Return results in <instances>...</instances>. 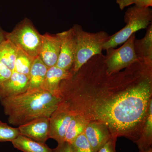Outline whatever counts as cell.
Wrapping results in <instances>:
<instances>
[{
  "mask_svg": "<svg viewBox=\"0 0 152 152\" xmlns=\"http://www.w3.org/2000/svg\"><path fill=\"white\" fill-rule=\"evenodd\" d=\"M29 80L28 76L13 71L10 77L0 85V100L26 92L28 88Z\"/></svg>",
  "mask_w": 152,
  "mask_h": 152,
  "instance_id": "11",
  "label": "cell"
},
{
  "mask_svg": "<svg viewBox=\"0 0 152 152\" xmlns=\"http://www.w3.org/2000/svg\"><path fill=\"white\" fill-rule=\"evenodd\" d=\"M20 135L18 128L12 127L0 121V142H12Z\"/></svg>",
  "mask_w": 152,
  "mask_h": 152,
  "instance_id": "21",
  "label": "cell"
},
{
  "mask_svg": "<svg viewBox=\"0 0 152 152\" xmlns=\"http://www.w3.org/2000/svg\"><path fill=\"white\" fill-rule=\"evenodd\" d=\"M12 72L0 62V85L10 77Z\"/></svg>",
  "mask_w": 152,
  "mask_h": 152,
  "instance_id": "24",
  "label": "cell"
},
{
  "mask_svg": "<svg viewBox=\"0 0 152 152\" xmlns=\"http://www.w3.org/2000/svg\"><path fill=\"white\" fill-rule=\"evenodd\" d=\"M102 54L92 57L59 85V105L72 115L105 125L112 137L135 142L152 95V65L138 60L109 74Z\"/></svg>",
  "mask_w": 152,
  "mask_h": 152,
  "instance_id": "1",
  "label": "cell"
},
{
  "mask_svg": "<svg viewBox=\"0 0 152 152\" xmlns=\"http://www.w3.org/2000/svg\"><path fill=\"white\" fill-rule=\"evenodd\" d=\"M14 147L23 152H53L45 143L20 135L12 142Z\"/></svg>",
  "mask_w": 152,
  "mask_h": 152,
  "instance_id": "16",
  "label": "cell"
},
{
  "mask_svg": "<svg viewBox=\"0 0 152 152\" xmlns=\"http://www.w3.org/2000/svg\"><path fill=\"white\" fill-rule=\"evenodd\" d=\"M76 40L75 61L71 72L75 73L92 57L102 54L103 46L110 39L105 31L91 33L83 29L81 26L75 24L72 27Z\"/></svg>",
  "mask_w": 152,
  "mask_h": 152,
  "instance_id": "3",
  "label": "cell"
},
{
  "mask_svg": "<svg viewBox=\"0 0 152 152\" xmlns=\"http://www.w3.org/2000/svg\"><path fill=\"white\" fill-rule=\"evenodd\" d=\"M137 0H116V3L118 5L121 10H124L126 7L135 4Z\"/></svg>",
  "mask_w": 152,
  "mask_h": 152,
  "instance_id": "26",
  "label": "cell"
},
{
  "mask_svg": "<svg viewBox=\"0 0 152 152\" xmlns=\"http://www.w3.org/2000/svg\"><path fill=\"white\" fill-rule=\"evenodd\" d=\"M84 133L94 152L97 151L112 137L106 126L94 122L88 123Z\"/></svg>",
  "mask_w": 152,
  "mask_h": 152,
  "instance_id": "12",
  "label": "cell"
},
{
  "mask_svg": "<svg viewBox=\"0 0 152 152\" xmlns=\"http://www.w3.org/2000/svg\"><path fill=\"white\" fill-rule=\"evenodd\" d=\"M61 45V40L58 33L42 35V45L38 56L48 67L56 65Z\"/></svg>",
  "mask_w": 152,
  "mask_h": 152,
  "instance_id": "8",
  "label": "cell"
},
{
  "mask_svg": "<svg viewBox=\"0 0 152 152\" xmlns=\"http://www.w3.org/2000/svg\"><path fill=\"white\" fill-rule=\"evenodd\" d=\"M18 48L9 40L0 45V62L12 71L14 70Z\"/></svg>",
  "mask_w": 152,
  "mask_h": 152,
  "instance_id": "19",
  "label": "cell"
},
{
  "mask_svg": "<svg viewBox=\"0 0 152 152\" xmlns=\"http://www.w3.org/2000/svg\"><path fill=\"white\" fill-rule=\"evenodd\" d=\"M135 39V34H133L118 48L106 50L104 62L109 74L119 72L138 60L134 46Z\"/></svg>",
  "mask_w": 152,
  "mask_h": 152,
  "instance_id": "6",
  "label": "cell"
},
{
  "mask_svg": "<svg viewBox=\"0 0 152 152\" xmlns=\"http://www.w3.org/2000/svg\"><path fill=\"white\" fill-rule=\"evenodd\" d=\"M139 152H152V147H150L146 149L140 150Z\"/></svg>",
  "mask_w": 152,
  "mask_h": 152,
  "instance_id": "29",
  "label": "cell"
},
{
  "mask_svg": "<svg viewBox=\"0 0 152 152\" xmlns=\"http://www.w3.org/2000/svg\"><path fill=\"white\" fill-rule=\"evenodd\" d=\"M61 40V50L56 66L61 69L71 71L75 61L76 40L72 27L58 33Z\"/></svg>",
  "mask_w": 152,
  "mask_h": 152,
  "instance_id": "7",
  "label": "cell"
},
{
  "mask_svg": "<svg viewBox=\"0 0 152 152\" xmlns=\"http://www.w3.org/2000/svg\"><path fill=\"white\" fill-rule=\"evenodd\" d=\"M70 144L73 152H94L84 132L77 137Z\"/></svg>",
  "mask_w": 152,
  "mask_h": 152,
  "instance_id": "22",
  "label": "cell"
},
{
  "mask_svg": "<svg viewBox=\"0 0 152 152\" xmlns=\"http://www.w3.org/2000/svg\"><path fill=\"white\" fill-rule=\"evenodd\" d=\"M35 58L21 49L18 48L13 71L29 77L30 71Z\"/></svg>",
  "mask_w": 152,
  "mask_h": 152,
  "instance_id": "20",
  "label": "cell"
},
{
  "mask_svg": "<svg viewBox=\"0 0 152 152\" xmlns=\"http://www.w3.org/2000/svg\"><path fill=\"white\" fill-rule=\"evenodd\" d=\"M145 0H137L135 5L139 7H143V4Z\"/></svg>",
  "mask_w": 152,
  "mask_h": 152,
  "instance_id": "28",
  "label": "cell"
},
{
  "mask_svg": "<svg viewBox=\"0 0 152 152\" xmlns=\"http://www.w3.org/2000/svg\"><path fill=\"white\" fill-rule=\"evenodd\" d=\"M140 150L151 147L152 144V99L150 101L148 113L139 138L135 142Z\"/></svg>",
  "mask_w": 152,
  "mask_h": 152,
  "instance_id": "17",
  "label": "cell"
},
{
  "mask_svg": "<svg viewBox=\"0 0 152 152\" xmlns=\"http://www.w3.org/2000/svg\"><path fill=\"white\" fill-rule=\"evenodd\" d=\"M88 123L82 116L73 115L66 132L65 142L72 143L77 137L84 132L85 129Z\"/></svg>",
  "mask_w": 152,
  "mask_h": 152,
  "instance_id": "18",
  "label": "cell"
},
{
  "mask_svg": "<svg viewBox=\"0 0 152 152\" xmlns=\"http://www.w3.org/2000/svg\"><path fill=\"white\" fill-rule=\"evenodd\" d=\"M7 33L0 28V45L7 40Z\"/></svg>",
  "mask_w": 152,
  "mask_h": 152,
  "instance_id": "27",
  "label": "cell"
},
{
  "mask_svg": "<svg viewBox=\"0 0 152 152\" xmlns=\"http://www.w3.org/2000/svg\"><path fill=\"white\" fill-rule=\"evenodd\" d=\"M53 150V152H73L71 144L66 142L58 145V146Z\"/></svg>",
  "mask_w": 152,
  "mask_h": 152,
  "instance_id": "25",
  "label": "cell"
},
{
  "mask_svg": "<svg viewBox=\"0 0 152 152\" xmlns=\"http://www.w3.org/2000/svg\"><path fill=\"white\" fill-rule=\"evenodd\" d=\"M126 26L122 29L110 36L104 44L103 50L115 48L124 44L133 34L143 29L147 28L152 23V10L151 7L134 5L126 11L124 16Z\"/></svg>",
  "mask_w": 152,
  "mask_h": 152,
  "instance_id": "4",
  "label": "cell"
},
{
  "mask_svg": "<svg viewBox=\"0 0 152 152\" xmlns=\"http://www.w3.org/2000/svg\"><path fill=\"white\" fill-rule=\"evenodd\" d=\"M60 101L58 97L42 89L0 100L9 124L18 126L39 118H50Z\"/></svg>",
  "mask_w": 152,
  "mask_h": 152,
  "instance_id": "2",
  "label": "cell"
},
{
  "mask_svg": "<svg viewBox=\"0 0 152 152\" xmlns=\"http://www.w3.org/2000/svg\"><path fill=\"white\" fill-rule=\"evenodd\" d=\"M50 118L43 117L18 126L20 134L36 141L45 143L50 139Z\"/></svg>",
  "mask_w": 152,
  "mask_h": 152,
  "instance_id": "10",
  "label": "cell"
},
{
  "mask_svg": "<svg viewBox=\"0 0 152 152\" xmlns=\"http://www.w3.org/2000/svg\"><path fill=\"white\" fill-rule=\"evenodd\" d=\"M72 117L70 113L58 106L50 117L49 137L56 141L58 145L64 142L66 132Z\"/></svg>",
  "mask_w": 152,
  "mask_h": 152,
  "instance_id": "9",
  "label": "cell"
},
{
  "mask_svg": "<svg viewBox=\"0 0 152 152\" xmlns=\"http://www.w3.org/2000/svg\"><path fill=\"white\" fill-rule=\"evenodd\" d=\"M48 68L39 56L34 59L30 71L28 88L27 91L42 89Z\"/></svg>",
  "mask_w": 152,
  "mask_h": 152,
  "instance_id": "15",
  "label": "cell"
},
{
  "mask_svg": "<svg viewBox=\"0 0 152 152\" xmlns=\"http://www.w3.org/2000/svg\"><path fill=\"white\" fill-rule=\"evenodd\" d=\"M145 37L140 39H135L134 42L135 51L139 60L152 65V24L147 28Z\"/></svg>",
  "mask_w": 152,
  "mask_h": 152,
  "instance_id": "14",
  "label": "cell"
},
{
  "mask_svg": "<svg viewBox=\"0 0 152 152\" xmlns=\"http://www.w3.org/2000/svg\"><path fill=\"white\" fill-rule=\"evenodd\" d=\"M72 75L71 71L65 70L56 66L49 68L42 89L58 97L60 83L63 80L70 77Z\"/></svg>",
  "mask_w": 152,
  "mask_h": 152,
  "instance_id": "13",
  "label": "cell"
},
{
  "mask_svg": "<svg viewBox=\"0 0 152 152\" xmlns=\"http://www.w3.org/2000/svg\"><path fill=\"white\" fill-rule=\"evenodd\" d=\"M7 39L30 56L36 58L39 56L42 35L27 18L19 23L11 32L7 33Z\"/></svg>",
  "mask_w": 152,
  "mask_h": 152,
  "instance_id": "5",
  "label": "cell"
},
{
  "mask_svg": "<svg viewBox=\"0 0 152 152\" xmlns=\"http://www.w3.org/2000/svg\"><path fill=\"white\" fill-rule=\"evenodd\" d=\"M117 138L111 137L96 152H116L115 150Z\"/></svg>",
  "mask_w": 152,
  "mask_h": 152,
  "instance_id": "23",
  "label": "cell"
}]
</instances>
